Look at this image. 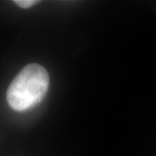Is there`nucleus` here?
Wrapping results in <instances>:
<instances>
[{
	"label": "nucleus",
	"instance_id": "nucleus-1",
	"mask_svg": "<svg viewBox=\"0 0 156 156\" xmlns=\"http://www.w3.org/2000/svg\"><path fill=\"white\" fill-rule=\"evenodd\" d=\"M50 76L44 68L28 64L13 79L7 90V101L17 111H24L39 103L44 97Z\"/></svg>",
	"mask_w": 156,
	"mask_h": 156
},
{
	"label": "nucleus",
	"instance_id": "nucleus-2",
	"mask_svg": "<svg viewBox=\"0 0 156 156\" xmlns=\"http://www.w3.org/2000/svg\"><path fill=\"white\" fill-rule=\"evenodd\" d=\"M14 3L21 8L28 9V8H30L31 6L37 5L38 3V1H36V0H16V1H14Z\"/></svg>",
	"mask_w": 156,
	"mask_h": 156
}]
</instances>
